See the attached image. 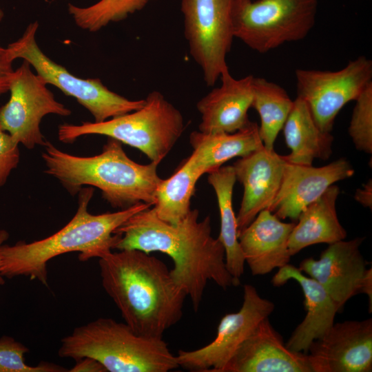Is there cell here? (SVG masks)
Here are the masks:
<instances>
[{"mask_svg":"<svg viewBox=\"0 0 372 372\" xmlns=\"http://www.w3.org/2000/svg\"><path fill=\"white\" fill-rule=\"evenodd\" d=\"M78 194L77 211L60 230L39 240L1 245V273L3 277L25 276L48 287L47 266L51 259L74 251L79 253L80 261L105 256L117 241L118 236L114 231L132 215L152 207L140 203L115 212L92 214L87 207L94 188L83 187Z\"/></svg>","mask_w":372,"mask_h":372,"instance_id":"cell-3","label":"cell"},{"mask_svg":"<svg viewBox=\"0 0 372 372\" xmlns=\"http://www.w3.org/2000/svg\"><path fill=\"white\" fill-rule=\"evenodd\" d=\"M3 17V12L0 7V21L2 20Z\"/></svg>","mask_w":372,"mask_h":372,"instance_id":"cell-36","label":"cell"},{"mask_svg":"<svg viewBox=\"0 0 372 372\" xmlns=\"http://www.w3.org/2000/svg\"><path fill=\"white\" fill-rule=\"evenodd\" d=\"M274 308V304L262 298L254 286L245 285L239 311L222 318L216 338L206 346L193 351L179 350L176 355L178 366L194 372H221L238 347Z\"/></svg>","mask_w":372,"mask_h":372,"instance_id":"cell-12","label":"cell"},{"mask_svg":"<svg viewBox=\"0 0 372 372\" xmlns=\"http://www.w3.org/2000/svg\"><path fill=\"white\" fill-rule=\"evenodd\" d=\"M234 0H181L184 34L191 56L202 70L209 87L229 70L226 57L234 33Z\"/></svg>","mask_w":372,"mask_h":372,"instance_id":"cell-9","label":"cell"},{"mask_svg":"<svg viewBox=\"0 0 372 372\" xmlns=\"http://www.w3.org/2000/svg\"><path fill=\"white\" fill-rule=\"evenodd\" d=\"M189 143L197 164L204 174L210 173L235 157H242L263 146L258 125L250 121L234 133L194 131Z\"/></svg>","mask_w":372,"mask_h":372,"instance_id":"cell-23","label":"cell"},{"mask_svg":"<svg viewBox=\"0 0 372 372\" xmlns=\"http://www.w3.org/2000/svg\"><path fill=\"white\" fill-rule=\"evenodd\" d=\"M9 238V233L4 229L0 230V248L2 245H3L4 242H6ZM1 253H0V285H2L4 284L5 280L3 278V276L1 275Z\"/></svg>","mask_w":372,"mask_h":372,"instance_id":"cell-35","label":"cell"},{"mask_svg":"<svg viewBox=\"0 0 372 372\" xmlns=\"http://www.w3.org/2000/svg\"><path fill=\"white\" fill-rule=\"evenodd\" d=\"M251 107L260 118L258 132L263 146L274 149L277 136L291 110L293 101L280 85L264 78L255 77Z\"/></svg>","mask_w":372,"mask_h":372,"instance_id":"cell-26","label":"cell"},{"mask_svg":"<svg viewBox=\"0 0 372 372\" xmlns=\"http://www.w3.org/2000/svg\"><path fill=\"white\" fill-rule=\"evenodd\" d=\"M6 48L0 46V95L9 91L14 70Z\"/></svg>","mask_w":372,"mask_h":372,"instance_id":"cell-31","label":"cell"},{"mask_svg":"<svg viewBox=\"0 0 372 372\" xmlns=\"http://www.w3.org/2000/svg\"><path fill=\"white\" fill-rule=\"evenodd\" d=\"M355 200L364 207L372 208V180L369 179L362 188L356 190Z\"/></svg>","mask_w":372,"mask_h":372,"instance_id":"cell-33","label":"cell"},{"mask_svg":"<svg viewBox=\"0 0 372 372\" xmlns=\"http://www.w3.org/2000/svg\"><path fill=\"white\" fill-rule=\"evenodd\" d=\"M19 143L0 125V187L3 186L11 172L20 160Z\"/></svg>","mask_w":372,"mask_h":372,"instance_id":"cell-30","label":"cell"},{"mask_svg":"<svg viewBox=\"0 0 372 372\" xmlns=\"http://www.w3.org/2000/svg\"><path fill=\"white\" fill-rule=\"evenodd\" d=\"M69 372H107L104 366L97 360L84 357L76 360V364L68 369Z\"/></svg>","mask_w":372,"mask_h":372,"instance_id":"cell-32","label":"cell"},{"mask_svg":"<svg viewBox=\"0 0 372 372\" xmlns=\"http://www.w3.org/2000/svg\"><path fill=\"white\" fill-rule=\"evenodd\" d=\"M285 160L264 146L240 157L232 165L244 192L236 215L238 231L249 225L264 209H269L282 183Z\"/></svg>","mask_w":372,"mask_h":372,"instance_id":"cell-16","label":"cell"},{"mask_svg":"<svg viewBox=\"0 0 372 372\" xmlns=\"http://www.w3.org/2000/svg\"><path fill=\"white\" fill-rule=\"evenodd\" d=\"M102 286L137 334L163 338L183 316L185 291L158 258L138 249L99 258Z\"/></svg>","mask_w":372,"mask_h":372,"instance_id":"cell-2","label":"cell"},{"mask_svg":"<svg viewBox=\"0 0 372 372\" xmlns=\"http://www.w3.org/2000/svg\"><path fill=\"white\" fill-rule=\"evenodd\" d=\"M340 192V188L333 184L301 211L298 223L295 224L289 238L291 256L313 245H329L346 238L347 231L340 223L336 211Z\"/></svg>","mask_w":372,"mask_h":372,"instance_id":"cell-21","label":"cell"},{"mask_svg":"<svg viewBox=\"0 0 372 372\" xmlns=\"http://www.w3.org/2000/svg\"><path fill=\"white\" fill-rule=\"evenodd\" d=\"M185 128L181 112L162 93L154 90L145 99L140 109L103 122L63 123L58 127V138L72 143L90 134L103 135L136 148L152 163L158 164L165 158Z\"/></svg>","mask_w":372,"mask_h":372,"instance_id":"cell-6","label":"cell"},{"mask_svg":"<svg viewBox=\"0 0 372 372\" xmlns=\"http://www.w3.org/2000/svg\"><path fill=\"white\" fill-rule=\"evenodd\" d=\"M29 349L10 336L0 338V372H66L68 369L55 363L41 362L37 366L25 362Z\"/></svg>","mask_w":372,"mask_h":372,"instance_id":"cell-29","label":"cell"},{"mask_svg":"<svg viewBox=\"0 0 372 372\" xmlns=\"http://www.w3.org/2000/svg\"><path fill=\"white\" fill-rule=\"evenodd\" d=\"M47 83L34 74L26 61L17 70L10 86V97L0 107V125L13 139L31 149L44 146L46 140L40 129L48 114L70 116L71 110L57 101Z\"/></svg>","mask_w":372,"mask_h":372,"instance_id":"cell-11","label":"cell"},{"mask_svg":"<svg viewBox=\"0 0 372 372\" xmlns=\"http://www.w3.org/2000/svg\"><path fill=\"white\" fill-rule=\"evenodd\" d=\"M354 174L351 164L344 158L318 167L285 161L280 189L269 210L280 219L296 220L329 187Z\"/></svg>","mask_w":372,"mask_h":372,"instance_id":"cell-15","label":"cell"},{"mask_svg":"<svg viewBox=\"0 0 372 372\" xmlns=\"http://www.w3.org/2000/svg\"><path fill=\"white\" fill-rule=\"evenodd\" d=\"M282 130L286 145L291 151L283 156L285 161L312 165L314 160L326 161L331 156L333 136L318 126L301 98L296 96L293 100Z\"/></svg>","mask_w":372,"mask_h":372,"instance_id":"cell-22","label":"cell"},{"mask_svg":"<svg viewBox=\"0 0 372 372\" xmlns=\"http://www.w3.org/2000/svg\"><path fill=\"white\" fill-rule=\"evenodd\" d=\"M317 10L318 0H234V37L267 53L305 38L315 25Z\"/></svg>","mask_w":372,"mask_h":372,"instance_id":"cell-7","label":"cell"},{"mask_svg":"<svg viewBox=\"0 0 372 372\" xmlns=\"http://www.w3.org/2000/svg\"><path fill=\"white\" fill-rule=\"evenodd\" d=\"M363 237L329 244L318 260L304 259L299 269L320 283L338 311L353 296L360 293L366 263L361 254Z\"/></svg>","mask_w":372,"mask_h":372,"instance_id":"cell-14","label":"cell"},{"mask_svg":"<svg viewBox=\"0 0 372 372\" xmlns=\"http://www.w3.org/2000/svg\"><path fill=\"white\" fill-rule=\"evenodd\" d=\"M297 96L308 105L318 126L331 132L343 107L372 83V61L365 56L337 71L296 69Z\"/></svg>","mask_w":372,"mask_h":372,"instance_id":"cell-10","label":"cell"},{"mask_svg":"<svg viewBox=\"0 0 372 372\" xmlns=\"http://www.w3.org/2000/svg\"><path fill=\"white\" fill-rule=\"evenodd\" d=\"M221 85L213 89L196 104L200 114L198 131L204 133H234L250 121L248 110L253 100L254 76L236 79L226 71L222 74Z\"/></svg>","mask_w":372,"mask_h":372,"instance_id":"cell-18","label":"cell"},{"mask_svg":"<svg viewBox=\"0 0 372 372\" xmlns=\"http://www.w3.org/2000/svg\"><path fill=\"white\" fill-rule=\"evenodd\" d=\"M307 354L313 372H371L372 319L333 323Z\"/></svg>","mask_w":372,"mask_h":372,"instance_id":"cell-13","label":"cell"},{"mask_svg":"<svg viewBox=\"0 0 372 372\" xmlns=\"http://www.w3.org/2000/svg\"><path fill=\"white\" fill-rule=\"evenodd\" d=\"M114 234L118 236L114 249L169 256L174 262L171 276L189 297L196 312L209 280L225 290L240 285L227 270L223 245L211 236L210 217L199 220L197 209H191L182 220L172 225L149 207L130 216Z\"/></svg>","mask_w":372,"mask_h":372,"instance_id":"cell-1","label":"cell"},{"mask_svg":"<svg viewBox=\"0 0 372 372\" xmlns=\"http://www.w3.org/2000/svg\"><path fill=\"white\" fill-rule=\"evenodd\" d=\"M289 280H294L300 285L304 296L307 314L285 344L291 351L307 353L310 344L333 324L339 311L320 283L289 263L279 268L271 282L275 287H280Z\"/></svg>","mask_w":372,"mask_h":372,"instance_id":"cell-20","label":"cell"},{"mask_svg":"<svg viewBox=\"0 0 372 372\" xmlns=\"http://www.w3.org/2000/svg\"><path fill=\"white\" fill-rule=\"evenodd\" d=\"M360 293L366 294L369 298V311L372 310V269H367L362 282Z\"/></svg>","mask_w":372,"mask_h":372,"instance_id":"cell-34","label":"cell"},{"mask_svg":"<svg viewBox=\"0 0 372 372\" xmlns=\"http://www.w3.org/2000/svg\"><path fill=\"white\" fill-rule=\"evenodd\" d=\"M45 172L57 179L72 195L84 186L95 187L114 208L124 209L140 203L152 206L161 181L158 165L140 164L132 161L122 143L110 137L100 154L78 156L58 149L49 141L43 146Z\"/></svg>","mask_w":372,"mask_h":372,"instance_id":"cell-4","label":"cell"},{"mask_svg":"<svg viewBox=\"0 0 372 372\" xmlns=\"http://www.w3.org/2000/svg\"><path fill=\"white\" fill-rule=\"evenodd\" d=\"M58 355L89 357L107 372H167L178 366L163 338L137 334L125 322L100 318L75 328L61 340Z\"/></svg>","mask_w":372,"mask_h":372,"instance_id":"cell-5","label":"cell"},{"mask_svg":"<svg viewBox=\"0 0 372 372\" xmlns=\"http://www.w3.org/2000/svg\"><path fill=\"white\" fill-rule=\"evenodd\" d=\"M221 372L313 371L307 354L288 349L267 318L242 343Z\"/></svg>","mask_w":372,"mask_h":372,"instance_id":"cell-17","label":"cell"},{"mask_svg":"<svg viewBox=\"0 0 372 372\" xmlns=\"http://www.w3.org/2000/svg\"><path fill=\"white\" fill-rule=\"evenodd\" d=\"M156 0H99L88 7L68 3V12L75 23L83 30L94 32L110 23L125 19Z\"/></svg>","mask_w":372,"mask_h":372,"instance_id":"cell-27","label":"cell"},{"mask_svg":"<svg viewBox=\"0 0 372 372\" xmlns=\"http://www.w3.org/2000/svg\"><path fill=\"white\" fill-rule=\"evenodd\" d=\"M204 173L192 155L169 178L162 179L155 192L153 209L162 220L176 225L190 211L195 186Z\"/></svg>","mask_w":372,"mask_h":372,"instance_id":"cell-25","label":"cell"},{"mask_svg":"<svg viewBox=\"0 0 372 372\" xmlns=\"http://www.w3.org/2000/svg\"><path fill=\"white\" fill-rule=\"evenodd\" d=\"M355 101L348 133L358 150L371 154L372 153V83L362 91Z\"/></svg>","mask_w":372,"mask_h":372,"instance_id":"cell-28","label":"cell"},{"mask_svg":"<svg viewBox=\"0 0 372 372\" xmlns=\"http://www.w3.org/2000/svg\"><path fill=\"white\" fill-rule=\"evenodd\" d=\"M37 21L30 23L22 36L6 48L10 59H23L29 63L47 84L74 98L93 116L94 122H103L137 110L145 99L130 100L109 90L99 79H81L50 59L39 47L36 33Z\"/></svg>","mask_w":372,"mask_h":372,"instance_id":"cell-8","label":"cell"},{"mask_svg":"<svg viewBox=\"0 0 372 372\" xmlns=\"http://www.w3.org/2000/svg\"><path fill=\"white\" fill-rule=\"evenodd\" d=\"M207 181L218 201L220 228L217 238L225 249L226 267L232 277L240 282L245 261L238 241L236 216L233 208V189L236 181L233 166H222L208 173Z\"/></svg>","mask_w":372,"mask_h":372,"instance_id":"cell-24","label":"cell"},{"mask_svg":"<svg viewBox=\"0 0 372 372\" xmlns=\"http://www.w3.org/2000/svg\"><path fill=\"white\" fill-rule=\"evenodd\" d=\"M294 225L264 209L238 232L245 261L253 276L265 275L289 263L291 256L288 242Z\"/></svg>","mask_w":372,"mask_h":372,"instance_id":"cell-19","label":"cell"}]
</instances>
